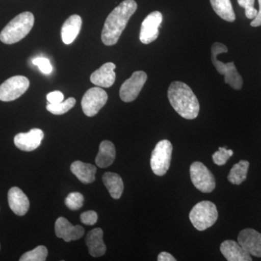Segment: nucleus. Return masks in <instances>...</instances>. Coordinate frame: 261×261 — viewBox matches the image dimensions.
Returning a JSON list of instances; mask_svg holds the SVG:
<instances>
[{
  "label": "nucleus",
  "instance_id": "obj_1",
  "mask_svg": "<svg viewBox=\"0 0 261 261\" xmlns=\"http://www.w3.org/2000/svg\"><path fill=\"white\" fill-rule=\"evenodd\" d=\"M137 9L135 0H124L110 13L102 32V41L107 46L116 44L127 23Z\"/></svg>",
  "mask_w": 261,
  "mask_h": 261
},
{
  "label": "nucleus",
  "instance_id": "obj_2",
  "mask_svg": "<svg viewBox=\"0 0 261 261\" xmlns=\"http://www.w3.org/2000/svg\"><path fill=\"white\" fill-rule=\"evenodd\" d=\"M168 98L173 109L182 118L192 120L198 116V99L187 84L181 82H172L168 87Z\"/></svg>",
  "mask_w": 261,
  "mask_h": 261
},
{
  "label": "nucleus",
  "instance_id": "obj_3",
  "mask_svg": "<svg viewBox=\"0 0 261 261\" xmlns=\"http://www.w3.org/2000/svg\"><path fill=\"white\" fill-rule=\"evenodd\" d=\"M34 24V16L30 12H24L13 18L0 33V40L6 44L20 42L27 37Z\"/></svg>",
  "mask_w": 261,
  "mask_h": 261
},
{
  "label": "nucleus",
  "instance_id": "obj_4",
  "mask_svg": "<svg viewBox=\"0 0 261 261\" xmlns=\"http://www.w3.org/2000/svg\"><path fill=\"white\" fill-rule=\"evenodd\" d=\"M227 51L228 48L225 44L215 42L211 47V61L220 74L224 75L225 83L229 84L230 87L236 90H240L243 87V80L238 73L233 62L224 63L217 59L219 54Z\"/></svg>",
  "mask_w": 261,
  "mask_h": 261
},
{
  "label": "nucleus",
  "instance_id": "obj_5",
  "mask_svg": "<svg viewBox=\"0 0 261 261\" xmlns=\"http://www.w3.org/2000/svg\"><path fill=\"white\" fill-rule=\"evenodd\" d=\"M219 217L217 207L211 201H202L194 206L190 211V220L198 231H205L211 227Z\"/></svg>",
  "mask_w": 261,
  "mask_h": 261
},
{
  "label": "nucleus",
  "instance_id": "obj_6",
  "mask_svg": "<svg viewBox=\"0 0 261 261\" xmlns=\"http://www.w3.org/2000/svg\"><path fill=\"white\" fill-rule=\"evenodd\" d=\"M173 146L170 141H160L151 154L150 166L154 174L163 176L167 173L171 165Z\"/></svg>",
  "mask_w": 261,
  "mask_h": 261
},
{
  "label": "nucleus",
  "instance_id": "obj_7",
  "mask_svg": "<svg viewBox=\"0 0 261 261\" xmlns=\"http://www.w3.org/2000/svg\"><path fill=\"white\" fill-rule=\"evenodd\" d=\"M190 176L194 186L203 193H210L216 188V180L203 163L196 161L190 166Z\"/></svg>",
  "mask_w": 261,
  "mask_h": 261
},
{
  "label": "nucleus",
  "instance_id": "obj_8",
  "mask_svg": "<svg viewBox=\"0 0 261 261\" xmlns=\"http://www.w3.org/2000/svg\"><path fill=\"white\" fill-rule=\"evenodd\" d=\"M30 82L27 77L15 75L0 85V100L11 102L23 95L29 89Z\"/></svg>",
  "mask_w": 261,
  "mask_h": 261
},
{
  "label": "nucleus",
  "instance_id": "obj_9",
  "mask_svg": "<svg viewBox=\"0 0 261 261\" xmlns=\"http://www.w3.org/2000/svg\"><path fill=\"white\" fill-rule=\"evenodd\" d=\"M108 94L101 87L89 89L84 94L82 100V107L86 116L93 117L97 114L108 101Z\"/></svg>",
  "mask_w": 261,
  "mask_h": 261
},
{
  "label": "nucleus",
  "instance_id": "obj_10",
  "mask_svg": "<svg viewBox=\"0 0 261 261\" xmlns=\"http://www.w3.org/2000/svg\"><path fill=\"white\" fill-rule=\"evenodd\" d=\"M147 75L142 70L135 71L128 80L125 81L120 89V97L125 102H133L143 88Z\"/></svg>",
  "mask_w": 261,
  "mask_h": 261
},
{
  "label": "nucleus",
  "instance_id": "obj_11",
  "mask_svg": "<svg viewBox=\"0 0 261 261\" xmlns=\"http://www.w3.org/2000/svg\"><path fill=\"white\" fill-rule=\"evenodd\" d=\"M163 21V15L159 11L149 13L145 18L141 27L140 39L145 44H150L158 39L159 28Z\"/></svg>",
  "mask_w": 261,
  "mask_h": 261
},
{
  "label": "nucleus",
  "instance_id": "obj_12",
  "mask_svg": "<svg viewBox=\"0 0 261 261\" xmlns=\"http://www.w3.org/2000/svg\"><path fill=\"white\" fill-rule=\"evenodd\" d=\"M238 243L250 255L261 257V233L252 228L242 230L238 237Z\"/></svg>",
  "mask_w": 261,
  "mask_h": 261
},
{
  "label": "nucleus",
  "instance_id": "obj_13",
  "mask_svg": "<svg viewBox=\"0 0 261 261\" xmlns=\"http://www.w3.org/2000/svg\"><path fill=\"white\" fill-rule=\"evenodd\" d=\"M44 136L42 130L33 128L27 133H19L15 136V145L20 150L31 152L40 146Z\"/></svg>",
  "mask_w": 261,
  "mask_h": 261
},
{
  "label": "nucleus",
  "instance_id": "obj_14",
  "mask_svg": "<svg viewBox=\"0 0 261 261\" xmlns=\"http://www.w3.org/2000/svg\"><path fill=\"white\" fill-rule=\"evenodd\" d=\"M56 236L63 239L64 241H73V240H80L83 237L84 229L82 226H73L65 218L60 217L57 219L56 222Z\"/></svg>",
  "mask_w": 261,
  "mask_h": 261
},
{
  "label": "nucleus",
  "instance_id": "obj_15",
  "mask_svg": "<svg viewBox=\"0 0 261 261\" xmlns=\"http://www.w3.org/2000/svg\"><path fill=\"white\" fill-rule=\"evenodd\" d=\"M116 65L113 63H105L91 75L90 81L94 85L103 88H109L116 81Z\"/></svg>",
  "mask_w": 261,
  "mask_h": 261
},
{
  "label": "nucleus",
  "instance_id": "obj_16",
  "mask_svg": "<svg viewBox=\"0 0 261 261\" xmlns=\"http://www.w3.org/2000/svg\"><path fill=\"white\" fill-rule=\"evenodd\" d=\"M221 253L228 261H252L251 255L233 240H226L220 247Z\"/></svg>",
  "mask_w": 261,
  "mask_h": 261
},
{
  "label": "nucleus",
  "instance_id": "obj_17",
  "mask_svg": "<svg viewBox=\"0 0 261 261\" xmlns=\"http://www.w3.org/2000/svg\"><path fill=\"white\" fill-rule=\"evenodd\" d=\"M8 203L17 216H23L28 212L30 202L25 193L18 187H12L8 192Z\"/></svg>",
  "mask_w": 261,
  "mask_h": 261
},
{
  "label": "nucleus",
  "instance_id": "obj_18",
  "mask_svg": "<svg viewBox=\"0 0 261 261\" xmlns=\"http://www.w3.org/2000/svg\"><path fill=\"white\" fill-rule=\"evenodd\" d=\"M86 244L92 257L102 256L106 252V245L103 241L102 228H96L89 231L86 238Z\"/></svg>",
  "mask_w": 261,
  "mask_h": 261
},
{
  "label": "nucleus",
  "instance_id": "obj_19",
  "mask_svg": "<svg viewBox=\"0 0 261 261\" xmlns=\"http://www.w3.org/2000/svg\"><path fill=\"white\" fill-rule=\"evenodd\" d=\"M82 19L79 15H73L65 20L61 29L62 40L65 44H71L76 39L82 29Z\"/></svg>",
  "mask_w": 261,
  "mask_h": 261
},
{
  "label": "nucleus",
  "instance_id": "obj_20",
  "mask_svg": "<svg viewBox=\"0 0 261 261\" xmlns=\"http://www.w3.org/2000/svg\"><path fill=\"white\" fill-rule=\"evenodd\" d=\"M70 171L83 184H90L95 180L97 168L93 165L76 161L70 166Z\"/></svg>",
  "mask_w": 261,
  "mask_h": 261
},
{
  "label": "nucleus",
  "instance_id": "obj_21",
  "mask_svg": "<svg viewBox=\"0 0 261 261\" xmlns=\"http://www.w3.org/2000/svg\"><path fill=\"white\" fill-rule=\"evenodd\" d=\"M116 156V147L112 142L103 141L99 145V152L95 159L96 164L99 168L109 167L114 162Z\"/></svg>",
  "mask_w": 261,
  "mask_h": 261
},
{
  "label": "nucleus",
  "instance_id": "obj_22",
  "mask_svg": "<svg viewBox=\"0 0 261 261\" xmlns=\"http://www.w3.org/2000/svg\"><path fill=\"white\" fill-rule=\"evenodd\" d=\"M102 181L113 199L118 200L121 197L124 186H123V180L118 173L112 172L105 173L102 176Z\"/></svg>",
  "mask_w": 261,
  "mask_h": 261
},
{
  "label": "nucleus",
  "instance_id": "obj_23",
  "mask_svg": "<svg viewBox=\"0 0 261 261\" xmlns=\"http://www.w3.org/2000/svg\"><path fill=\"white\" fill-rule=\"evenodd\" d=\"M211 6L220 18L228 22H233L236 19L232 5L230 0H210Z\"/></svg>",
  "mask_w": 261,
  "mask_h": 261
},
{
  "label": "nucleus",
  "instance_id": "obj_24",
  "mask_svg": "<svg viewBox=\"0 0 261 261\" xmlns=\"http://www.w3.org/2000/svg\"><path fill=\"white\" fill-rule=\"evenodd\" d=\"M250 163L242 160L238 163L233 165L228 175V180L233 185H240L247 178Z\"/></svg>",
  "mask_w": 261,
  "mask_h": 261
},
{
  "label": "nucleus",
  "instance_id": "obj_25",
  "mask_svg": "<svg viewBox=\"0 0 261 261\" xmlns=\"http://www.w3.org/2000/svg\"><path fill=\"white\" fill-rule=\"evenodd\" d=\"M75 102H76V101H75V98L70 97L67 99L66 100L62 101V102L57 103V104L48 103L47 110L49 112L54 115H63L69 111L71 108H73Z\"/></svg>",
  "mask_w": 261,
  "mask_h": 261
},
{
  "label": "nucleus",
  "instance_id": "obj_26",
  "mask_svg": "<svg viewBox=\"0 0 261 261\" xmlns=\"http://www.w3.org/2000/svg\"><path fill=\"white\" fill-rule=\"evenodd\" d=\"M47 247L39 245L31 251L27 252L20 257V261H44L47 259Z\"/></svg>",
  "mask_w": 261,
  "mask_h": 261
},
{
  "label": "nucleus",
  "instance_id": "obj_27",
  "mask_svg": "<svg viewBox=\"0 0 261 261\" xmlns=\"http://www.w3.org/2000/svg\"><path fill=\"white\" fill-rule=\"evenodd\" d=\"M84 196L80 192H71L65 198V204L71 211H77L83 206Z\"/></svg>",
  "mask_w": 261,
  "mask_h": 261
},
{
  "label": "nucleus",
  "instance_id": "obj_28",
  "mask_svg": "<svg viewBox=\"0 0 261 261\" xmlns=\"http://www.w3.org/2000/svg\"><path fill=\"white\" fill-rule=\"evenodd\" d=\"M233 154V152L231 149H227L226 147H219V150L213 154V161L217 166H224Z\"/></svg>",
  "mask_w": 261,
  "mask_h": 261
},
{
  "label": "nucleus",
  "instance_id": "obj_29",
  "mask_svg": "<svg viewBox=\"0 0 261 261\" xmlns=\"http://www.w3.org/2000/svg\"><path fill=\"white\" fill-rule=\"evenodd\" d=\"M238 4L245 8V15L248 19H254L256 17L257 10L254 8L255 0H238Z\"/></svg>",
  "mask_w": 261,
  "mask_h": 261
},
{
  "label": "nucleus",
  "instance_id": "obj_30",
  "mask_svg": "<svg viewBox=\"0 0 261 261\" xmlns=\"http://www.w3.org/2000/svg\"><path fill=\"white\" fill-rule=\"evenodd\" d=\"M33 64L35 65L44 74H49L53 71V66L47 58H37L33 60Z\"/></svg>",
  "mask_w": 261,
  "mask_h": 261
},
{
  "label": "nucleus",
  "instance_id": "obj_31",
  "mask_svg": "<svg viewBox=\"0 0 261 261\" xmlns=\"http://www.w3.org/2000/svg\"><path fill=\"white\" fill-rule=\"evenodd\" d=\"M80 219L82 224L92 226L97 223L98 216L95 211H88L81 215Z\"/></svg>",
  "mask_w": 261,
  "mask_h": 261
},
{
  "label": "nucleus",
  "instance_id": "obj_32",
  "mask_svg": "<svg viewBox=\"0 0 261 261\" xmlns=\"http://www.w3.org/2000/svg\"><path fill=\"white\" fill-rule=\"evenodd\" d=\"M47 99L50 104H57L63 101L64 95L60 91H54L47 94Z\"/></svg>",
  "mask_w": 261,
  "mask_h": 261
},
{
  "label": "nucleus",
  "instance_id": "obj_33",
  "mask_svg": "<svg viewBox=\"0 0 261 261\" xmlns=\"http://www.w3.org/2000/svg\"><path fill=\"white\" fill-rule=\"evenodd\" d=\"M259 3V10L257 11V14L256 17L252 20L251 23V27H257L261 25V0H258Z\"/></svg>",
  "mask_w": 261,
  "mask_h": 261
},
{
  "label": "nucleus",
  "instance_id": "obj_34",
  "mask_svg": "<svg viewBox=\"0 0 261 261\" xmlns=\"http://www.w3.org/2000/svg\"><path fill=\"white\" fill-rule=\"evenodd\" d=\"M158 260L159 261H176V259L171 254L168 253L167 252H162L159 254L158 256Z\"/></svg>",
  "mask_w": 261,
  "mask_h": 261
}]
</instances>
